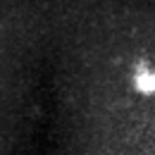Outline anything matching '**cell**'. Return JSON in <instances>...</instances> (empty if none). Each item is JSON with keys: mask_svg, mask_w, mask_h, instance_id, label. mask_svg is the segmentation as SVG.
Returning <instances> with one entry per match:
<instances>
[{"mask_svg": "<svg viewBox=\"0 0 155 155\" xmlns=\"http://www.w3.org/2000/svg\"><path fill=\"white\" fill-rule=\"evenodd\" d=\"M134 86L138 93H153L155 91V72L153 69H146V67H141L138 72L134 74Z\"/></svg>", "mask_w": 155, "mask_h": 155, "instance_id": "cell-1", "label": "cell"}]
</instances>
